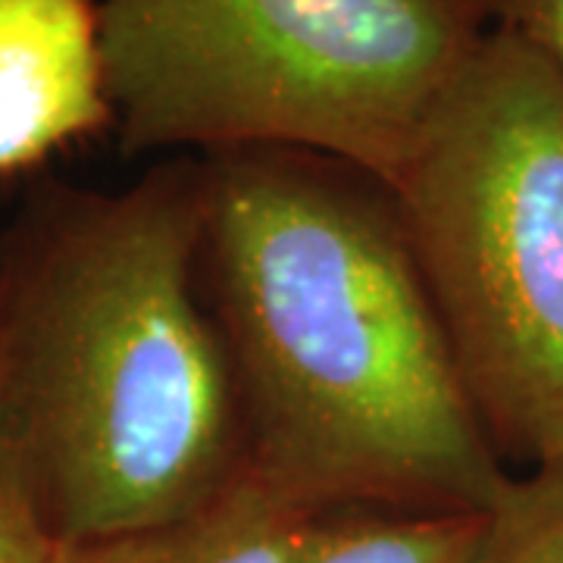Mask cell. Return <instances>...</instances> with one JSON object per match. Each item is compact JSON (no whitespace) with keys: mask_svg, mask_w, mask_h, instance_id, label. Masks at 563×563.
Instances as JSON below:
<instances>
[{"mask_svg":"<svg viewBox=\"0 0 563 563\" xmlns=\"http://www.w3.org/2000/svg\"><path fill=\"white\" fill-rule=\"evenodd\" d=\"M113 122L91 0H0V176Z\"/></svg>","mask_w":563,"mask_h":563,"instance_id":"obj_5","label":"cell"},{"mask_svg":"<svg viewBox=\"0 0 563 563\" xmlns=\"http://www.w3.org/2000/svg\"><path fill=\"white\" fill-rule=\"evenodd\" d=\"M322 514L244 470L198 510L95 542H60L54 563H301Z\"/></svg>","mask_w":563,"mask_h":563,"instance_id":"obj_6","label":"cell"},{"mask_svg":"<svg viewBox=\"0 0 563 563\" xmlns=\"http://www.w3.org/2000/svg\"><path fill=\"white\" fill-rule=\"evenodd\" d=\"M488 442L563 461V69L485 25L388 185Z\"/></svg>","mask_w":563,"mask_h":563,"instance_id":"obj_4","label":"cell"},{"mask_svg":"<svg viewBox=\"0 0 563 563\" xmlns=\"http://www.w3.org/2000/svg\"><path fill=\"white\" fill-rule=\"evenodd\" d=\"M473 563H563V461L514 476L485 514Z\"/></svg>","mask_w":563,"mask_h":563,"instance_id":"obj_8","label":"cell"},{"mask_svg":"<svg viewBox=\"0 0 563 563\" xmlns=\"http://www.w3.org/2000/svg\"><path fill=\"white\" fill-rule=\"evenodd\" d=\"M125 154L279 147L398 179L485 20L466 0H101Z\"/></svg>","mask_w":563,"mask_h":563,"instance_id":"obj_3","label":"cell"},{"mask_svg":"<svg viewBox=\"0 0 563 563\" xmlns=\"http://www.w3.org/2000/svg\"><path fill=\"white\" fill-rule=\"evenodd\" d=\"M201 242L195 161L47 191L0 242V473L60 542L185 517L247 470Z\"/></svg>","mask_w":563,"mask_h":563,"instance_id":"obj_2","label":"cell"},{"mask_svg":"<svg viewBox=\"0 0 563 563\" xmlns=\"http://www.w3.org/2000/svg\"><path fill=\"white\" fill-rule=\"evenodd\" d=\"M198 169L247 470L322 517L488 514L517 473L470 404L391 191L279 147Z\"/></svg>","mask_w":563,"mask_h":563,"instance_id":"obj_1","label":"cell"},{"mask_svg":"<svg viewBox=\"0 0 563 563\" xmlns=\"http://www.w3.org/2000/svg\"><path fill=\"white\" fill-rule=\"evenodd\" d=\"M485 25H501L536 44L563 69V0H466Z\"/></svg>","mask_w":563,"mask_h":563,"instance_id":"obj_9","label":"cell"},{"mask_svg":"<svg viewBox=\"0 0 563 563\" xmlns=\"http://www.w3.org/2000/svg\"><path fill=\"white\" fill-rule=\"evenodd\" d=\"M485 514H332L301 563H473Z\"/></svg>","mask_w":563,"mask_h":563,"instance_id":"obj_7","label":"cell"},{"mask_svg":"<svg viewBox=\"0 0 563 563\" xmlns=\"http://www.w3.org/2000/svg\"><path fill=\"white\" fill-rule=\"evenodd\" d=\"M57 539L0 473V563H54Z\"/></svg>","mask_w":563,"mask_h":563,"instance_id":"obj_10","label":"cell"}]
</instances>
